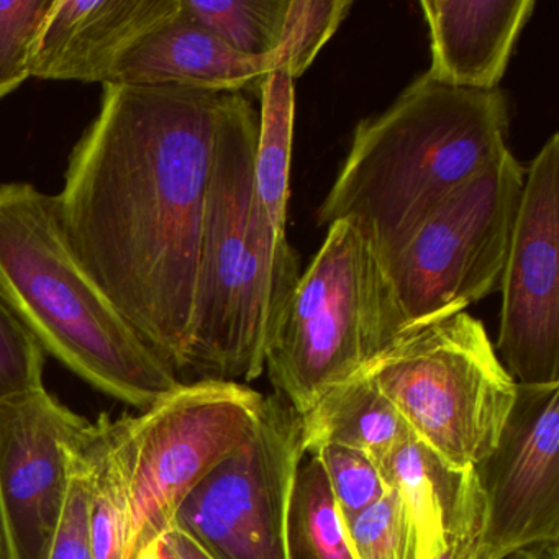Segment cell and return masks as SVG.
I'll list each match as a JSON object with an SVG mask.
<instances>
[{
    "mask_svg": "<svg viewBox=\"0 0 559 559\" xmlns=\"http://www.w3.org/2000/svg\"><path fill=\"white\" fill-rule=\"evenodd\" d=\"M221 94L107 84L55 195L84 266L185 382Z\"/></svg>",
    "mask_w": 559,
    "mask_h": 559,
    "instance_id": "6da1fadb",
    "label": "cell"
},
{
    "mask_svg": "<svg viewBox=\"0 0 559 559\" xmlns=\"http://www.w3.org/2000/svg\"><path fill=\"white\" fill-rule=\"evenodd\" d=\"M507 130L502 91L456 90L421 74L388 110L358 123L317 224L348 221L384 260L509 152Z\"/></svg>",
    "mask_w": 559,
    "mask_h": 559,
    "instance_id": "7a4b0ae2",
    "label": "cell"
},
{
    "mask_svg": "<svg viewBox=\"0 0 559 559\" xmlns=\"http://www.w3.org/2000/svg\"><path fill=\"white\" fill-rule=\"evenodd\" d=\"M0 294L45 355L123 404L145 412L182 382L84 266L55 195L31 182L0 185Z\"/></svg>",
    "mask_w": 559,
    "mask_h": 559,
    "instance_id": "3957f363",
    "label": "cell"
},
{
    "mask_svg": "<svg viewBox=\"0 0 559 559\" xmlns=\"http://www.w3.org/2000/svg\"><path fill=\"white\" fill-rule=\"evenodd\" d=\"M258 129L247 93L221 94L186 362L194 381L260 378L267 335L296 289L248 245Z\"/></svg>",
    "mask_w": 559,
    "mask_h": 559,
    "instance_id": "277c9868",
    "label": "cell"
},
{
    "mask_svg": "<svg viewBox=\"0 0 559 559\" xmlns=\"http://www.w3.org/2000/svg\"><path fill=\"white\" fill-rule=\"evenodd\" d=\"M405 332L381 258L355 225L338 221L274 322L264 369L274 395L302 415Z\"/></svg>",
    "mask_w": 559,
    "mask_h": 559,
    "instance_id": "5b68a950",
    "label": "cell"
},
{
    "mask_svg": "<svg viewBox=\"0 0 559 559\" xmlns=\"http://www.w3.org/2000/svg\"><path fill=\"white\" fill-rule=\"evenodd\" d=\"M365 372L412 435L457 467H476L493 450L519 389L467 312L408 330Z\"/></svg>",
    "mask_w": 559,
    "mask_h": 559,
    "instance_id": "8992f818",
    "label": "cell"
},
{
    "mask_svg": "<svg viewBox=\"0 0 559 559\" xmlns=\"http://www.w3.org/2000/svg\"><path fill=\"white\" fill-rule=\"evenodd\" d=\"M264 395L241 382H181L140 417H122L129 477L123 559L171 530L191 490L253 433Z\"/></svg>",
    "mask_w": 559,
    "mask_h": 559,
    "instance_id": "52a82bcc",
    "label": "cell"
},
{
    "mask_svg": "<svg viewBox=\"0 0 559 559\" xmlns=\"http://www.w3.org/2000/svg\"><path fill=\"white\" fill-rule=\"evenodd\" d=\"M525 168L509 152L444 199L411 240L384 258L408 330L500 289Z\"/></svg>",
    "mask_w": 559,
    "mask_h": 559,
    "instance_id": "ba28073f",
    "label": "cell"
},
{
    "mask_svg": "<svg viewBox=\"0 0 559 559\" xmlns=\"http://www.w3.org/2000/svg\"><path fill=\"white\" fill-rule=\"evenodd\" d=\"M304 454L300 414L264 395L251 437L182 500L171 528L211 559H289L287 522Z\"/></svg>",
    "mask_w": 559,
    "mask_h": 559,
    "instance_id": "9c48e42d",
    "label": "cell"
},
{
    "mask_svg": "<svg viewBox=\"0 0 559 559\" xmlns=\"http://www.w3.org/2000/svg\"><path fill=\"white\" fill-rule=\"evenodd\" d=\"M496 353L520 385L559 384V135L525 171L503 267Z\"/></svg>",
    "mask_w": 559,
    "mask_h": 559,
    "instance_id": "30bf717a",
    "label": "cell"
},
{
    "mask_svg": "<svg viewBox=\"0 0 559 559\" xmlns=\"http://www.w3.org/2000/svg\"><path fill=\"white\" fill-rule=\"evenodd\" d=\"M474 469L484 542L500 558L559 543V384H519L499 441Z\"/></svg>",
    "mask_w": 559,
    "mask_h": 559,
    "instance_id": "8fae6325",
    "label": "cell"
},
{
    "mask_svg": "<svg viewBox=\"0 0 559 559\" xmlns=\"http://www.w3.org/2000/svg\"><path fill=\"white\" fill-rule=\"evenodd\" d=\"M90 424L45 388L0 404V506L14 559H47Z\"/></svg>",
    "mask_w": 559,
    "mask_h": 559,
    "instance_id": "7c38bea8",
    "label": "cell"
},
{
    "mask_svg": "<svg viewBox=\"0 0 559 559\" xmlns=\"http://www.w3.org/2000/svg\"><path fill=\"white\" fill-rule=\"evenodd\" d=\"M179 9L181 0H55L34 78L112 84L120 61Z\"/></svg>",
    "mask_w": 559,
    "mask_h": 559,
    "instance_id": "4fadbf2b",
    "label": "cell"
},
{
    "mask_svg": "<svg viewBox=\"0 0 559 559\" xmlns=\"http://www.w3.org/2000/svg\"><path fill=\"white\" fill-rule=\"evenodd\" d=\"M535 8V0H424L431 48L425 76L456 90H499Z\"/></svg>",
    "mask_w": 559,
    "mask_h": 559,
    "instance_id": "5bb4252c",
    "label": "cell"
},
{
    "mask_svg": "<svg viewBox=\"0 0 559 559\" xmlns=\"http://www.w3.org/2000/svg\"><path fill=\"white\" fill-rule=\"evenodd\" d=\"M276 68L277 51L261 58L238 53L179 9L120 61L112 84L247 93L260 90Z\"/></svg>",
    "mask_w": 559,
    "mask_h": 559,
    "instance_id": "9a60e30c",
    "label": "cell"
},
{
    "mask_svg": "<svg viewBox=\"0 0 559 559\" xmlns=\"http://www.w3.org/2000/svg\"><path fill=\"white\" fill-rule=\"evenodd\" d=\"M388 490H394L417 526L420 559L483 533L486 503L474 467H457L411 435L378 461Z\"/></svg>",
    "mask_w": 559,
    "mask_h": 559,
    "instance_id": "2e32d148",
    "label": "cell"
},
{
    "mask_svg": "<svg viewBox=\"0 0 559 559\" xmlns=\"http://www.w3.org/2000/svg\"><path fill=\"white\" fill-rule=\"evenodd\" d=\"M260 99L248 245L281 281L296 286L300 263L286 235L296 112L290 74L284 70L271 71L260 84Z\"/></svg>",
    "mask_w": 559,
    "mask_h": 559,
    "instance_id": "e0dca14e",
    "label": "cell"
},
{
    "mask_svg": "<svg viewBox=\"0 0 559 559\" xmlns=\"http://www.w3.org/2000/svg\"><path fill=\"white\" fill-rule=\"evenodd\" d=\"M302 447L313 454L326 444L353 448L378 463L411 437V428L365 371L325 392L300 415Z\"/></svg>",
    "mask_w": 559,
    "mask_h": 559,
    "instance_id": "ac0fdd59",
    "label": "cell"
},
{
    "mask_svg": "<svg viewBox=\"0 0 559 559\" xmlns=\"http://www.w3.org/2000/svg\"><path fill=\"white\" fill-rule=\"evenodd\" d=\"M122 418L90 424L81 454L87 476V523L94 559H123L129 530V477Z\"/></svg>",
    "mask_w": 559,
    "mask_h": 559,
    "instance_id": "d6986e66",
    "label": "cell"
},
{
    "mask_svg": "<svg viewBox=\"0 0 559 559\" xmlns=\"http://www.w3.org/2000/svg\"><path fill=\"white\" fill-rule=\"evenodd\" d=\"M289 559H356L319 457L299 467L287 522Z\"/></svg>",
    "mask_w": 559,
    "mask_h": 559,
    "instance_id": "ffe728a7",
    "label": "cell"
},
{
    "mask_svg": "<svg viewBox=\"0 0 559 559\" xmlns=\"http://www.w3.org/2000/svg\"><path fill=\"white\" fill-rule=\"evenodd\" d=\"M289 0H181V11L238 53L270 57L283 40Z\"/></svg>",
    "mask_w": 559,
    "mask_h": 559,
    "instance_id": "44dd1931",
    "label": "cell"
},
{
    "mask_svg": "<svg viewBox=\"0 0 559 559\" xmlns=\"http://www.w3.org/2000/svg\"><path fill=\"white\" fill-rule=\"evenodd\" d=\"M343 522L356 559H420L417 526L394 490Z\"/></svg>",
    "mask_w": 559,
    "mask_h": 559,
    "instance_id": "7402d4cb",
    "label": "cell"
},
{
    "mask_svg": "<svg viewBox=\"0 0 559 559\" xmlns=\"http://www.w3.org/2000/svg\"><path fill=\"white\" fill-rule=\"evenodd\" d=\"M352 0H289L277 68L299 80L352 11Z\"/></svg>",
    "mask_w": 559,
    "mask_h": 559,
    "instance_id": "603a6c76",
    "label": "cell"
},
{
    "mask_svg": "<svg viewBox=\"0 0 559 559\" xmlns=\"http://www.w3.org/2000/svg\"><path fill=\"white\" fill-rule=\"evenodd\" d=\"M55 0H0V99L34 78L41 28Z\"/></svg>",
    "mask_w": 559,
    "mask_h": 559,
    "instance_id": "cb8c5ba5",
    "label": "cell"
},
{
    "mask_svg": "<svg viewBox=\"0 0 559 559\" xmlns=\"http://www.w3.org/2000/svg\"><path fill=\"white\" fill-rule=\"evenodd\" d=\"M45 352L0 294V404L44 389Z\"/></svg>",
    "mask_w": 559,
    "mask_h": 559,
    "instance_id": "d4e9b609",
    "label": "cell"
},
{
    "mask_svg": "<svg viewBox=\"0 0 559 559\" xmlns=\"http://www.w3.org/2000/svg\"><path fill=\"white\" fill-rule=\"evenodd\" d=\"M325 469L343 520L368 509L388 492L378 464L369 454L340 444H326L312 454Z\"/></svg>",
    "mask_w": 559,
    "mask_h": 559,
    "instance_id": "484cf974",
    "label": "cell"
},
{
    "mask_svg": "<svg viewBox=\"0 0 559 559\" xmlns=\"http://www.w3.org/2000/svg\"><path fill=\"white\" fill-rule=\"evenodd\" d=\"M47 559H94L90 523H87V476L83 454H81V441L78 444L73 476H71L60 525Z\"/></svg>",
    "mask_w": 559,
    "mask_h": 559,
    "instance_id": "4316f807",
    "label": "cell"
},
{
    "mask_svg": "<svg viewBox=\"0 0 559 559\" xmlns=\"http://www.w3.org/2000/svg\"><path fill=\"white\" fill-rule=\"evenodd\" d=\"M431 559H502L486 542L484 532L466 536L460 542L448 546L443 551L438 552Z\"/></svg>",
    "mask_w": 559,
    "mask_h": 559,
    "instance_id": "83f0119b",
    "label": "cell"
},
{
    "mask_svg": "<svg viewBox=\"0 0 559 559\" xmlns=\"http://www.w3.org/2000/svg\"><path fill=\"white\" fill-rule=\"evenodd\" d=\"M166 542L169 543L179 559H211L201 548L198 543L192 542L188 535L179 532V530L171 528L165 535Z\"/></svg>",
    "mask_w": 559,
    "mask_h": 559,
    "instance_id": "f1b7e54d",
    "label": "cell"
},
{
    "mask_svg": "<svg viewBox=\"0 0 559 559\" xmlns=\"http://www.w3.org/2000/svg\"><path fill=\"white\" fill-rule=\"evenodd\" d=\"M506 559H559V543L530 546L507 556Z\"/></svg>",
    "mask_w": 559,
    "mask_h": 559,
    "instance_id": "f546056e",
    "label": "cell"
},
{
    "mask_svg": "<svg viewBox=\"0 0 559 559\" xmlns=\"http://www.w3.org/2000/svg\"><path fill=\"white\" fill-rule=\"evenodd\" d=\"M0 559H14L11 536H9L8 523H5L2 506H0Z\"/></svg>",
    "mask_w": 559,
    "mask_h": 559,
    "instance_id": "4dcf8cb0",
    "label": "cell"
},
{
    "mask_svg": "<svg viewBox=\"0 0 559 559\" xmlns=\"http://www.w3.org/2000/svg\"><path fill=\"white\" fill-rule=\"evenodd\" d=\"M162 542L163 538L153 539L148 545L143 546L133 559H163Z\"/></svg>",
    "mask_w": 559,
    "mask_h": 559,
    "instance_id": "1f68e13d",
    "label": "cell"
},
{
    "mask_svg": "<svg viewBox=\"0 0 559 559\" xmlns=\"http://www.w3.org/2000/svg\"><path fill=\"white\" fill-rule=\"evenodd\" d=\"M162 556L163 559H179V556L176 555L175 549L169 546V543L166 542L165 536H163L162 542Z\"/></svg>",
    "mask_w": 559,
    "mask_h": 559,
    "instance_id": "d6a6232c",
    "label": "cell"
}]
</instances>
